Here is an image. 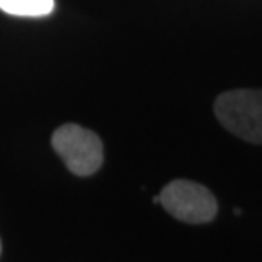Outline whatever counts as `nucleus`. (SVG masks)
I'll return each mask as SVG.
<instances>
[{"instance_id": "nucleus-2", "label": "nucleus", "mask_w": 262, "mask_h": 262, "mask_svg": "<svg viewBox=\"0 0 262 262\" xmlns=\"http://www.w3.org/2000/svg\"><path fill=\"white\" fill-rule=\"evenodd\" d=\"M51 145L68 170L75 176H92L102 165V141L94 131L68 123L51 136Z\"/></svg>"}, {"instance_id": "nucleus-4", "label": "nucleus", "mask_w": 262, "mask_h": 262, "mask_svg": "<svg viewBox=\"0 0 262 262\" xmlns=\"http://www.w3.org/2000/svg\"><path fill=\"white\" fill-rule=\"evenodd\" d=\"M55 9V0H0V10L17 17H45Z\"/></svg>"}, {"instance_id": "nucleus-3", "label": "nucleus", "mask_w": 262, "mask_h": 262, "mask_svg": "<svg viewBox=\"0 0 262 262\" xmlns=\"http://www.w3.org/2000/svg\"><path fill=\"white\" fill-rule=\"evenodd\" d=\"M159 201L179 222L201 225L216 216L218 203L211 191L198 182L177 179L160 191Z\"/></svg>"}, {"instance_id": "nucleus-1", "label": "nucleus", "mask_w": 262, "mask_h": 262, "mask_svg": "<svg viewBox=\"0 0 262 262\" xmlns=\"http://www.w3.org/2000/svg\"><path fill=\"white\" fill-rule=\"evenodd\" d=\"M214 114L232 135L262 145V91L237 89L223 92L214 101Z\"/></svg>"}, {"instance_id": "nucleus-5", "label": "nucleus", "mask_w": 262, "mask_h": 262, "mask_svg": "<svg viewBox=\"0 0 262 262\" xmlns=\"http://www.w3.org/2000/svg\"><path fill=\"white\" fill-rule=\"evenodd\" d=\"M0 250H2V247H0Z\"/></svg>"}]
</instances>
